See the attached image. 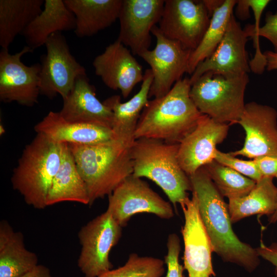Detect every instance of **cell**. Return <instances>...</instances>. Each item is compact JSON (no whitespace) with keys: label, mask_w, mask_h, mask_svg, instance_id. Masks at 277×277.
Instances as JSON below:
<instances>
[{"label":"cell","mask_w":277,"mask_h":277,"mask_svg":"<svg viewBox=\"0 0 277 277\" xmlns=\"http://www.w3.org/2000/svg\"><path fill=\"white\" fill-rule=\"evenodd\" d=\"M164 0H123L118 19L117 40L139 55L149 49L150 33L159 23L163 13Z\"/></svg>","instance_id":"cell-16"},{"label":"cell","mask_w":277,"mask_h":277,"mask_svg":"<svg viewBox=\"0 0 277 277\" xmlns=\"http://www.w3.org/2000/svg\"><path fill=\"white\" fill-rule=\"evenodd\" d=\"M123 0H64L75 19V35L92 36L118 18Z\"/></svg>","instance_id":"cell-22"},{"label":"cell","mask_w":277,"mask_h":277,"mask_svg":"<svg viewBox=\"0 0 277 277\" xmlns=\"http://www.w3.org/2000/svg\"><path fill=\"white\" fill-rule=\"evenodd\" d=\"M156 46L138 56L150 67L153 74L149 97L158 98L168 93L183 75L188 71V62L192 51L181 43L164 36L156 25L151 30Z\"/></svg>","instance_id":"cell-9"},{"label":"cell","mask_w":277,"mask_h":277,"mask_svg":"<svg viewBox=\"0 0 277 277\" xmlns=\"http://www.w3.org/2000/svg\"><path fill=\"white\" fill-rule=\"evenodd\" d=\"M189 177L213 252L225 262L236 264L249 272L253 271L260 263L256 249L241 242L233 232L228 205L205 167Z\"/></svg>","instance_id":"cell-1"},{"label":"cell","mask_w":277,"mask_h":277,"mask_svg":"<svg viewBox=\"0 0 277 277\" xmlns=\"http://www.w3.org/2000/svg\"><path fill=\"white\" fill-rule=\"evenodd\" d=\"M152 81V71L147 69L140 90L129 101L122 103L121 96L114 95L103 102L112 112L111 129L115 138L130 145L134 142V132L142 112L149 101Z\"/></svg>","instance_id":"cell-21"},{"label":"cell","mask_w":277,"mask_h":277,"mask_svg":"<svg viewBox=\"0 0 277 277\" xmlns=\"http://www.w3.org/2000/svg\"><path fill=\"white\" fill-rule=\"evenodd\" d=\"M164 263L159 258L131 253L123 266L98 277H161L165 272Z\"/></svg>","instance_id":"cell-30"},{"label":"cell","mask_w":277,"mask_h":277,"mask_svg":"<svg viewBox=\"0 0 277 277\" xmlns=\"http://www.w3.org/2000/svg\"><path fill=\"white\" fill-rule=\"evenodd\" d=\"M179 144H169L161 140L141 138L131 147L133 175L146 177L159 186L176 208L188 199L192 191L189 177L178 160Z\"/></svg>","instance_id":"cell-4"},{"label":"cell","mask_w":277,"mask_h":277,"mask_svg":"<svg viewBox=\"0 0 277 277\" xmlns=\"http://www.w3.org/2000/svg\"><path fill=\"white\" fill-rule=\"evenodd\" d=\"M249 82L248 74L225 76L207 72L191 85L190 95L202 114L219 123L238 124Z\"/></svg>","instance_id":"cell-6"},{"label":"cell","mask_w":277,"mask_h":277,"mask_svg":"<svg viewBox=\"0 0 277 277\" xmlns=\"http://www.w3.org/2000/svg\"><path fill=\"white\" fill-rule=\"evenodd\" d=\"M235 6V14L239 19L245 20L250 17L249 13L250 7L248 0H238Z\"/></svg>","instance_id":"cell-37"},{"label":"cell","mask_w":277,"mask_h":277,"mask_svg":"<svg viewBox=\"0 0 277 277\" xmlns=\"http://www.w3.org/2000/svg\"><path fill=\"white\" fill-rule=\"evenodd\" d=\"M167 253L165 256L167 272L165 277H184V267L180 264L179 257L181 251L180 241L175 233L170 234L167 242Z\"/></svg>","instance_id":"cell-33"},{"label":"cell","mask_w":277,"mask_h":277,"mask_svg":"<svg viewBox=\"0 0 277 277\" xmlns=\"http://www.w3.org/2000/svg\"><path fill=\"white\" fill-rule=\"evenodd\" d=\"M92 65L104 84L119 90L124 98L144 78L142 67L131 50L117 39L94 58Z\"/></svg>","instance_id":"cell-18"},{"label":"cell","mask_w":277,"mask_h":277,"mask_svg":"<svg viewBox=\"0 0 277 277\" xmlns=\"http://www.w3.org/2000/svg\"><path fill=\"white\" fill-rule=\"evenodd\" d=\"M46 54L41 58L40 94L52 99L60 94L65 98L76 79L86 74L85 68L72 55L62 32L53 33L45 44Z\"/></svg>","instance_id":"cell-8"},{"label":"cell","mask_w":277,"mask_h":277,"mask_svg":"<svg viewBox=\"0 0 277 277\" xmlns=\"http://www.w3.org/2000/svg\"><path fill=\"white\" fill-rule=\"evenodd\" d=\"M236 2L235 0H225L213 12L200 43L190 54L188 73L191 75L197 66L215 51L224 35Z\"/></svg>","instance_id":"cell-28"},{"label":"cell","mask_w":277,"mask_h":277,"mask_svg":"<svg viewBox=\"0 0 277 277\" xmlns=\"http://www.w3.org/2000/svg\"><path fill=\"white\" fill-rule=\"evenodd\" d=\"M256 249L260 257L268 261L275 266V274L277 277V243L266 246L263 243Z\"/></svg>","instance_id":"cell-36"},{"label":"cell","mask_w":277,"mask_h":277,"mask_svg":"<svg viewBox=\"0 0 277 277\" xmlns=\"http://www.w3.org/2000/svg\"><path fill=\"white\" fill-rule=\"evenodd\" d=\"M204 167L220 194L228 200L247 195L256 184L254 180L215 160Z\"/></svg>","instance_id":"cell-29"},{"label":"cell","mask_w":277,"mask_h":277,"mask_svg":"<svg viewBox=\"0 0 277 277\" xmlns=\"http://www.w3.org/2000/svg\"><path fill=\"white\" fill-rule=\"evenodd\" d=\"M25 46L20 51L10 54L8 49L0 52V100L4 103L15 102L32 107L38 103L39 93L41 64L26 66L22 61L25 54L32 52Z\"/></svg>","instance_id":"cell-12"},{"label":"cell","mask_w":277,"mask_h":277,"mask_svg":"<svg viewBox=\"0 0 277 277\" xmlns=\"http://www.w3.org/2000/svg\"><path fill=\"white\" fill-rule=\"evenodd\" d=\"M108 210L122 227L137 213H148L164 219L173 217L171 204L141 178L129 176L108 195Z\"/></svg>","instance_id":"cell-10"},{"label":"cell","mask_w":277,"mask_h":277,"mask_svg":"<svg viewBox=\"0 0 277 277\" xmlns=\"http://www.w3.org/2000/svg\"><path fill=\"white\" fill-rule=\"evenodd\" d=\"M43 0L0 1V46L8 49L16 36L23 33L41 12Z\"/></svg>","instance_id":"cell-26"},{"label":"cell","mask_w":277,"mask_h":277,"mask_svg":"<svg viewBox=\"0 0 277 277\" xmlns=\"http://www.w3.org/2000/svg\"><path fill=\"white\" fill-rule=\"evenodd\" d=\"M74 14L64 0H45L44 9L31 22L22 35L32 50L45 44L50 36L56 32L74 30Z\"/></svg>","instance_id":"cell-23"},{"label":"cell","mask_w":277,"mask_h":277,"mask_svg":"<svg viewBox=\"0 0 277 277\" xmlns=\"http://www.w3.org/2000/svg\"><path fill=\"white\" fill-rule=\"evenodd\" d=\"M63 100V107L58 112L67 121L111 129L112 112L97 98L95 87L90 83L87 74L76 79L73 89Z\"/></svg>","instance_id":"cell-19"},{"label":"cell","mask_w":277,"mask_h":277,"mask_svg":"<svg viewBox=\"0 0 277 277\" xmlns=\"http://www.w3.org/2000/svg\"><path fill=\"white\" fill-rule=\"evenodd\" d=\"M259 35L268 39L273 45L274 52H277V12L266 14L265 23L260 27Z\"/></svg>","instance_id":"cell-34"},{"label":"cell","mask_w":277,"mask_h":277,"mask_svg":"<svg viewBox=\"0 0 277 277\" xmlns=\"http://www.w3.org/2000/svg\"><path fill=\"white\" fill-rule=\"evenodd\" d=\"M225 1V0H224ZM223 0H203V2L211 17L213 12L223 4Z\"/></svg>","instance_id":"cell-40"},{"label":"cell","mask_w":277,"mask_h":277,"mask_svg":"<svg viewBox=\"0 0 277 277\" xmlns=\"http://www.w3.org/2000/svg\"><path fill=\"white\" fill-rule=\"evenodd\" d=\"M22 277H52L50 270L46 266L37 264Z\"/></svg>","instance_id":"cell-38"},{"label":"cell","mask_w":277,"mask_h":277,"mask_svg":"<svg viewBox=\"0 0 277 277\" xmlns=\"http://www.w3.org/2000/svg\"><path fill=\"white\" fill-rule=\"evenodd\" d=\"M68 145L86 184L89 205L109 195L133 174L132 145L119 139L92 145Z\"/></svg>","instance_id":"cell-3"},{"label":"cell","mask_w":277,"mask_h":277,"mask_svg":"<svg viewBox=\"0 0 277 277\" xmlns=\"http://www.w3.org/2000/svg\"><path fill=\"white\" fill-rule=\"evenodd\" d=\"M238 124L245 131V141L242 148L231 152L232 155L252 160L277 155V112L274 108L255 102L248 103Z\"/></svg>","instance_id":"cell-15"},{"label":"cell","mask_w":277,"mask_h":277,"mask_svg":"<svg viewBox=\"0 0 277 277\" xmlns=\"http://www.w3.org/2000/svg\"><path fill=\"white\" fill-rule=\"evenodd\" d=\"M184 277H185V276H184Z\"/></svg>","instance_id":"cell-43"},{"label":"cell","mask_w":277,"mask_h":277,"mask_svg":"<svg viewBox=\"0 0 277 277\" xmlns=\"http://www.w3.org/2000/svg\"><path fill=\"white\" fill-rule=\"evenodd\" d=\"M214 160L256 182L263 177L253 160L247 161L239 159L230 152H223L218 149L215 151Z\"/></svg>","instance_id":"cell-32"},{"label":"cell","mask_w":277,"mask_h":277,"mask_svg":"<svg viewBox=\"0 0 277 277\" xmlns=\"http://www.w3.org/2000/svg\"><path fill=\"white\" fill-rule=\"evenodd\" d=\"M191 86L189 78H181L166 95L149 101L138 120L135 140L147 138L180 144L203 115L190 97Z\"/></svg>","instance_id":"cell-2"},{"label":"cell","mask_w":277,"mask_h":277,"mask_svg":"<svg viewBox=\"0 0 277 277\" xmlns=\"http://www.w3.org/2000/svg\"><path fill=\"white\" fill-rule=\"evenodd\" d=\"M5 130L3 125L0 126V134L2 135L4 133Z\"/></svg>","instance_id":"cell-42"},{"label":"cell","mask_w":277,"mask_h":277,"mask_svg":"<svg viewBox=\"0 0 277 277\" xmlns=\"http://www.w3.org/2000/svg\"><path fill=\"white\" fill-rule=\"evenodd\" d=\"M181 203L185 219L182 234L184 243V264L188 277L215 276L212 261L210 241L201 217L198 200L193 192Z\"/></svg>","instance_id":"cell-13"},{"label":"cell","mask_w":277,"mask_h":277,"mask_svg":"<svg viewBox=\"0 0 277 277\" xmlns=\"http://www.w3.org/2000/svg\"><path fill=\"white\" fill-rule=\"evenodd\" d=\"M229 125L203 114L195 128L180 142L178 160L188 176L214 160L216 146L227 137Z\"/></svg>","instance_id":"cell-17"},{"label":"cell","mask_w":277,"mask_h":277,"mask_svg":"<svg viewBox=\"0 0 277 277\" xmlns=\"http://www.w3.org/2000/svg\"><path fill=\"white\" fill-rule=\"evenodd\" d=\"M249 38L233 14L229 21L224 35L213 53L201 62L191 75L192 85L207 72L225 76L248 74L251 70L246 45Z\"/></svg>","instance_id":"cell-14"},{"label":"cell","mask_w":277,"mask_h":277,"mask_svg":"<svg viewBox=\"0 0 277 277\" xmlns=\"http://www.w3.org/2000/svg\"><path fill=\"white\" fill-rule=\"evenodd\" d=\"M61 156L62 144L42 133H37L26 146L13 170L11 183L28 205L37 209L47 207V196Z\"/></svg>","instance_id":"cell-5"},{"label":"cell","mask_w":277,"mask_h":277,"mask_svg":"<svg viewBox=\"0 0 277 277\" xmlns=\"http://www.w3.org/2000/svg\"><path fill=\"white\" fill-rule=\"evenodd\" d=\"M210 18L203 1L166 0L158 28L167 38L193 51L200 43Z\"/></svg>","instance_id":"cell-11"},{"label":"cell","mask_w":277,"mask_h":277,"mask_svg":"<svg viewBox=\"0 0 277 277\" xmlns=\"http://www.w3.org/2000/svg\"><path fill=\"white\" fill-rule=\"evenodd\" d=\"M263 54L266 60V69L268 71L277 70V52L267 50Z\"/></svg>","instance_id":"cell-39"},{"label":"cell","mask_w":277,"mask_h":277,"mask_svg":"<svg viewBox=\"0 0 277 277\" xmlns=\"http://www.w3.org/2000/svg\"><path fill=\"white\" fill-rule=\"evenodd\" d=\"M36 254L27 250L24 236L5 221L0 224V277H22L38 264Z\"/></svg>","instance_id":"cell-25"},{"label":"cell","mask_w":277,"mask_h":277,"mask_svg":"<svg viewBox=\"0 0 277 277\" xmlns=\"http://www.w3.org/2000/svg\"><path fill=\"white\" fill-rule=\"evenodd\" d=\"M34 130L58 144L92 145L115 138L111 128L94 124L68 122L58 112L52 111L34 126Z\"/></svg>","instance_id":"cell-20"},{"label":"cell","mask_w":277,"mask_h":277,"mask_svg":"<svg viewBox=\"0 0 277 277\" xmlns=\"http://www.w3.org/2000/svg\"><path fill=\"white\" fill-rule=\"evenodd\" d=\"M63 202H74L89 205L86 184L77 168L67 143L62 144V156L47 198V206Z\"/></svg>","instance_id":"cell-24"},{"label":"cell","mask_w":277,"mask_h":277,"mask_svg":"<svg viewBox=\"0 0 277 277\" xmlns=\"http://www.w3.org/2000/svg\"><path fill=\"white\" fill-rule=\"evenodd\" d=\"M122 228L107 210L81 228L77 264L85 277H98L112 269L109 254L122 236Z\"/></svg>","instance_id":"cell-7"},{"label":"cell","mask_w":277,"mask_h":277,"mask_svg":"<svg viewBox=\"0 0 277 277\" xmlns=\"http://www.w3.org/2000/svg\"><path fill=\"white\" fill-rule=\"evenodd\" d=\"M272 178L263 176L246 195L229 200L232 223L254 214L271 215L277 206V187Z\"/></svg>","instance_id":"cell-27"},{"label":"cell","mask_w":277,"mask_h":277,"mask_svg":"<svg viewBox=\"0 0 277 277\" xmlns=\"http://www.w3.org/2000/svg\"><path fill=\"white\" fill-rule=\"evenodd\" d=\"M262 176L277 178V155H267L253 160Z\"/></svg>","instance_id":"cell-35"},{"label":"cell","mask_w":277,"mask_h":277,"mask_svg":"<svg viewBox=\"0 0 277 277\" xmlns=\"http://www.w3.org/2000/svg\"><path fill=\"white\" fill-rule=\"evenodd\" d=\"M268 221L270 223H274L277 221V206L273 214L268 216Z\"/></svg>","instance_id":"cell-41"},{"label":"cell","mask_w":277,"mask_h":277,"mask_svg":"<svg viewBox=\"0 0 277 277\" xmlns=\"http://www.w3.org/2000/svg\"><path fill=\"white\" fill-rule=\"evenodd\" d=\"M270 2L269 0H248L254 14L255 23L249 25L244 29L248 37H252L253 39L255 52L253 58L249 61V67L250 70L256 74H262L266 67L265 57L260 48L259 32L262 14Z\"/></svg>","instance_id":"cell-31"}]
</instances>
